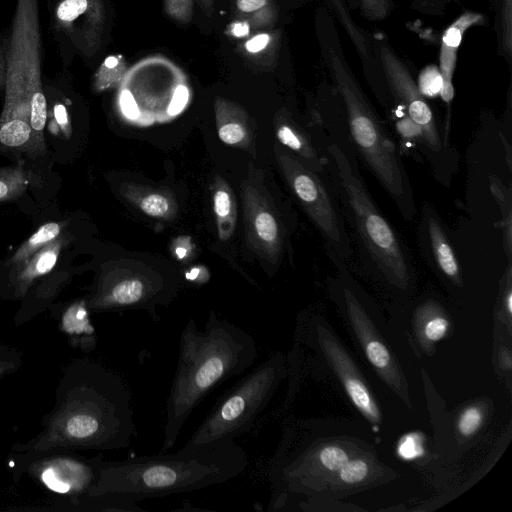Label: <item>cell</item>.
<instances>
[{
  "instance_id": "484cf974",
  "label": "cell",
  "mask_w": 512,
  "mask_h": 512,
  "mask_svg": "<svg viewBox=\"0 0 512 512\" xmlns=\"http://www.w3.org/2000/svg\"><path fill=\"white\" fill-rule=\"evenodd\" d=\"M32 181L31 172L22 164L0 167V203L18 199Z\"/></svg>"
},
{
  "instance_id": "44dd1931",
  "label": "cell",
  "mask_w": 512,
  "mask_h": 512,
  "mask_svg": "<svg viewBox=\"0 0 512 512\" xmlns=\"http://www.w3.org/2000/svg\"><path fill=\"white\" fill-rule=\"evenodd\" d=\"M120 193L142 213L155 219L171 220L178 212L174 195L166 189L125 183L121 185Z\"/></svg>"
},
{
  "instance_id": "b9f144b4",
  "label": "cell",
  "mask_w": 512,
  "mask_h": 512,
  "mask_svg": "<svg viewBox=\"0 0 512 512\" xmlns=\"http://www.w3.org/2000/svg\"><path fill=\"white\" fill-rule=\"evenodd\" d=\"M7 78L6 59L4 48L0 44V90H5Z\"/></svg>"
},
{
  "instance_id": "ba28073f",
  "label": "cell",
  "mask_w": 512,
  "mask_h": 512,
  "mask_svg": "<svg viewBox=\"0 0 512 512\" xmlns=\"http://www.w3.org/2000/svg\"><path fill=\"white\" fill-rule=\"evenodd\" d=\"M13 480L23 474L42 488L68 498L76 505L85 504L96 484L103 455L85 457L73 450H47L31 454H14Z\"/></svg>"
},
{
  "instance_id": "cb8c5ba5",
  "label": "cell",
  "mask_w": 512,
  "mask_h": 512,
  "mask_svg": "<svg viewBox=\"0 0 512 512\" xmlns=\"http://www.w3.org/2000/svg\"><path fill=\"white\" fill-rule=\"evenodd\" d=\"M66 222H48L40 226L5 262L11 269L63 234Z\"/></svg>"
},
{
  "instance_id": "ab89813d",
  "label": "cell",
  "mask_w": 512,
  "mask_h": 512,
  "mask_svg": "<svg viewBox=\"0 0 512 512\" xmlns=\"http://www.w3.org/2000/svg\"><path fill=\"white\" fill-rule=\"evenodd\" d=\"M185 277L189 281L202 284L208 281L209 272L204 266H194L186 272Z\"/></svg>"
},
{
  "instance_id": "8fae6325",
  "label": "cell",
  "mask_w": 512,
  "mask_h": 512,
  "mask_svg": "<svg viewBox=\"0 0 512 512\" xmlns=\"http://www.w3.org/2000/svg\"><path fill=\"white\" fill-rule=\"evenodd\" d=\"M342 311L358 345L381 378L409 402L407 382L386 338L349 288L342 289Z\"/></svg>"
},
{
  "instance_id": "f546056e",
  "label": "cell",
  "mask_w": 512,
  "mask_h": 512,
  "mask_svg": "<svg viewBox=\"0 0 512 512\" xmlns=\"http://www.w3.org/2000/svg\"><path fill=\"white\" fill-rule=\"evenodd\" d=\"M24 364L23 353L15 347L0 343V381L17 372Z\"/></svg>"
},
{
  "instance_id": "d6a6232c",
  "label": "cell",
  "mask_w": 512,
  "mask_h": 512,
  "mask_svg": "<svg viewBox=\"0 0 512 512\" xmlns=\"http://www.w3.org/2000/svg\"><path fill=\"white\" fill-rule=\"evenodd\" d=\"M482 419L483 415L478 407L472 406L465 409L458 420L460 433L466 437L472 435L479 429Z\"/></svg>"
},
{
  "instance_id": "3957f363",
  "label": "cell",
  "mask_w": 512,
  "mask_h": 512,
  "mask_svg": "<svg viewBox=\"0 0 512 512\" xmlns=\"http://www.w3.org/2000/svg\"><path fill=\"white\" fill-rule=\"evenodd\" d=\"M247 454L234 441L201 448H181L175 453L136 456L102 462L89 498L118 496L134 502L201 490L243 474Z\"/></svg>"
},
{
  "instance_id": "6da1fadb",
  "label": "cell",
  "mask_w": 512,
  "mask_h": 512,
  "mask_svg": "<svg viewBox=\"0 0 512 512\" xmlns=\"http://www.w3.org/2000/svg\"><path fill=\"white\" fill-rule=\"evenodd\" d=\"M135 433L132 396L124 380L100 362L75 358L62 370L41 430L14 443L11 452L120 450L130 446Z\"/></svg>"
},
{
  "instance_id": "e575fe53",
  "label": "cell",
  "mask_w": 512,
  "mask_h": 512,
  "mask_svg": "<svg viewBox=\"0 0 512 512\" xmlns=\"http://www.w3.org/2000/svg\"><path fill=\"white\" fill-rule=\"evenodd\" d=\"M448 329V321L442 316H434L425 323L424 335L432 342L439 341L444 337Z\"/></svg>"
},
{
  "instance_id": "836d02e7",
  "label": "cell",
  "mask_w": 512,
  "mask_h": 512,
  "mask_svg": "<svg viewBox=\"0 0 512 512\" xmlns=\"http://www.w3.org/2000/svg\"><path fill=\"white\" fill-rule=\"evenodd\" d=\"M503 47L510 56L512 52V0H504L502 9Z\"/></svg>"
},
{
  "instance_id": "ac0fdd59",
  "label": "cell",
  "mask_w": 512,
  "mask_h": 512,
  "mask_svg": "<svg viewBox=\"0 0 512 512\" xmlns=\"http://www.w3.org/2000/svg\"><path fill=\"white\" fill-rule=\"evenodd\" d=\"M484 20L483 15L475 12H465L457 18L443 33L440 49V95L448 105L453 99L454 88L452 76L456 67L457 50L464 33L472 26L480 25Z\"/></svg>"
},
{
  "instance_id": "277c9868",
  "label": "cell",
  "mask_w": 512,
  "mask_h": 512,
  "mask_svg": "<svg viewBox=\"0 0 512 512\" xmlns=\"http://www.w3.org/2000/svg\"><path fill=\"white\" fill-rule=\"evenodd\" d=\"M7 78L0 116V153H45L47 102L41 80L38 0H16L4 49Z\"/></svg>"
},
{
  "instance_id": "d4e9b609",
  "label": "cell",
  "mask_w": 512,
  "mask_h": 512,
  "mask_svg": "<svg viewBox=\"0 0 512 512\" xmlns=\"http://www.w3.org/2000/svg\"><path fill=\"white\" fill-rule=\"evenodd\" d=\"M490 191L497 201L502 219L500 228L503 235L504 252L511 263L512 258V202L511 190L506 187L497 176H490L489 178Z\"/></svg>"
},
{
  "instance_id": "4fadbf2b",
  "label": "cell",
  "mask_w": 512,
  "mask_h": 512,
  "mask_svg": "<svg viewBox=\"0 0 512 512\" xmlns=\"http://www.w3.org/2000/svg\"><path fill=\"white\" fill-rule=\"evenodd\" d=\"M380 59L387 82L393 93L406 108L408 117L421 128L422 142L432 152L439 153L442 150V140L433 112L408 69L387 46L381 47Z\"/></svg>"
},
{
  "instance_id": "7402d4cb",
  "label": "cell",
  "mask_w": 512,
  "mask_h": 512,
  "mask_svg": "<svg viewBox=\"0 0 512 512\" xmlns=\"http://www.w3.org/2000/svg\"><path fill=\"white\" fill-rule=\"evenodd\" d=\"M424 225V235L433 263L443 275L460 285V266L441 224L431 212H426Z\"/></svg>"
},
{
  "instance_id": "9a60e30c",
  "label": "cell",
  "mask_w": 512,
  "mask_h": 512,
  "mask_svg": "<svg viewBox=\"0 0 512 512\" xmlns=\"http://www.w3.org/2000/svg\"><path fill=\"white\" fill-rule=\"evenodd\" d=\"M54 17L56 27L84 56L98 49L105 24L102 0H60Z\"/></svg>"
},
{
  "instance_id": "83f0119b",
  "label": "cell",
  "mask_w": 512,
  "mask_h": 512,
  "mask_svg": "<svg viewBox=\"0 0 512 512\" xmlns=\"http://www.w3.org/2000/svg\"><path fill=\"white\" fill-rule=\"evenodd\" d=\"M236 8L249 24H269L276 17L269 0H236Z\"/></svg>"
},
{
  "instance_id": "4dcf8cb0",
  "label": "cell",
  "mask_w": 512,
  "mask_h": 512,
  "mask_svg": "<svg viewBox=\"0 0 512 512\" xmlns=\"http://www.w3.org/2000/svg\"><path fill=\"white\" fill-rule=\"evenodd\" d=\"M369 472V465L363 459L349 460L340 470V479L347 484L363 481Z\"/></svg>"
},
{
  "instance_id": "7bdbcfd3",
  "label": "cell",
  "mask_w": 512,
  "mask_h": 512,
  "mask_svg": "<svg viewBox=\"0 0 512 512\" xmlns=\"http://www.w3.org/2000/svg\"><path fill=\"white\" fill-rule=\"evenodd\" d=\"M202 11L207 17L212 16L214 11V0H198Z\"/></svg>"
},
{
  "instance_id": "7c38bea8",
  "label": "cell",
  "mask_w": 512,
  "mask_h": 512,
  "mask_svg": "<svg viewBox=\"0 0 512 512\" xmlns=\"http://www.w3.org/2000/svg\"><path fill=\"white\" fill-rule=\"evenodd\" d=\"M241 199L248 246L259 257L275 265L283 250L284 227L266 192L252 181L250 173L242 182Z\"/></svg>"
},
{
  "instance_id": "8d00e7d4",
  "label": "cell",
  "mask_w": 512,
  "mask_h": 512,
  "mask_svg": "<svg viewBox=\"0 0 512 512\" xmlns=\"http://www.w3.org/2000/svg\"><path fill=\"white\" fill-rule=\"evenodd\" d=\"M188 98L189 91L187 87L184 85H179L173 94L172 101L168 107V113L172 116L179 114L186 106Z\"/></svg>"
},
{
  "instance_id": "74e56055",
  "label": "cell",
  "mask_w": 512,
  "mask_h": 512,
  "mask_svg": "<svg viewBox=\"0 0 512 512\" xmlns=\"http://www.w3.org/2000/svg\"><path fill=\"white\" fill-rule=\"evenodd\" d=\"M119 103L121 110L129 119H136L139 116V109L136 101L129 90H123L120 94Z\"/></svg>"
},
{
  "instance_id": "d590c367",
  "label": "cell",
  "mask_w": 512,
  "mask_h": 512,
  "mask_svg": "<svg viewBox=\"0 0 512 512\" xmlns=\"http://www.w3.org/2000/svg\"><path fill=\"white\" fill-rule=\"evenodd\" d=\"M195 246L189 236H179L171 244V252L178 261H187L194 254Z\"/></svg>"
},
{
  "instance_id": "d6986e66",
  "label": "cell",
  "mask_w": 512,
  "mask_h": 512,
  "mask_svg": "<svg viewBox=\"0 0 512 512\" xmlns=\"http://www.w3.org/2000/svg\"><path fill=\"white\" fill-rule=\"evenodd\" d=\"M214 111L217 134L223 143L241 149L252 146V125L243 107L231 100L217 97Z\"/></svg>"
},
{
  "instance_id": "5b68a950",
  "label": "cell",
  "mask_w": 512,
  "mask_h": 512,
  "mask_svg": "<svg viewBox=\"0 0 512 512\" xmlns=\"http://www.w3.org/2000/svg\"><path fill=\"white\" fill-rule=\"evenodd\" d=\"M324 60L347 112L350 135L366 165L398 204L403 215L413 214L407 176L396 147L348 68L337 37L324 34Z\"/></svg>"
},
{
  "instance_id": "f35d334b",
  "label": "cell",
  "mask_w": 512,
  "mask_h": 512,
  "mask_svg": "<svg viewBox=\"0 0 512 512\" xmlns=\"http://www.w3.org/2000/svg\"><path fill=\"white\" fill-rule=\"evenodd\" d=\"M272 41V36L269 33H260L245 43V49L249 53H259L267 48Z\"/></svg>"
},
{
  "instance_id": "30bf717a",
  "label": "cell",
  "mask_w": 512,
  "mask_h": 512,
  "mask_svg": "<svg viewBox=\"0 0 512 512\" xmlns=\"http://www.w3.org/2000/svg\"><path fill=\"white\" fill-rule=\"evenodd\" d=\"M274 153L285 181L305 212L331 244L342 245L344 236L337 211L318 174L282 145H274Z\"/></svg>"
},
{
  "instance_id": "1f68e13d",
  "label": "cell",
  "mask_w": 512,
  "mask_h": 512,
  "mask_svg": "<svg viewBox=\"0 0 512 512\" xmlns=\"http://www.w3.org/2000/svg\"><path fill=\"white\" fill-rule=\"evenodd\" d=\"M164 9L172 19L189 23L193 15V0H164Z\"/></svg>"
},
{
  "instance_id": "2e32d148",
  "label": "cell",
  "mask_w": 512,
  "mask_h": 512,
  "mask_svg": "<svg viewBox=\"0 0 512 512\" xmlns=\"http://www.w3.org/2000/svg\"><path fill=\"white\" fill-rule=\"evenodd\" d=\"M65 242L66 239L62 234L23 263L12 268L7 287L0 293V296L12 300H22L39 279L53 270Z\"/></svg>"
},
{
  "instance_id": "9c48e42d",
  "label": "cell",
  "mask_w": 512,
  "mask_h": 512,
  "mask_svg": "<svg viewBox=\"0 0 512 512\" xmlns=\"http://www.w3.org/2000/svg\"><path fill=\"white\" fill-rule=\"evenodd\" d=\"M167 298L166 286L157 275L118 268L101 275L86 301L90 312L146 309L157 321L155 306Z\"/></svg>"
},
{
  "instance_id": "e0dca14e",
  "label": "cell",
  "mask_w": 512,
  "mask_h": 512,
  "mask_svg": "<svg viewBox=\"0 0 512 512\" xmlns=\"http://www.w3.org/2000/svg\"><path fill=\"white\" fill-rule=\"evenodd\" d=\"M51 317L58 330L66 337L69 345L89 353L97 345V335L90 319L86 298L52 306Z\"/></svg>"
},
{
  "instance_id": "4316f807",
  "label": "cell",
  "mask_w": 512,
  "mask_h": 512,
  "mask_svg": "<svg viewBox=\"0 0 512 512\" xmlns=\"http://www.w3.org/2000/svg\"><path fill=\"white\" fill-rule=\"evenodd\" d=\"M125 71L126 64L121 55L107 57L95 74V90L104 91L116 86L122 80Z\"/></svg>"
},
{
  "instance_id": "52a82bcc",
  "label": "cell",
  "mask_w": 512,
  "mask_h": 512,
  "mask_svg": "<svg viewBox=\"0 0 512 512\" xmlns=\"http://www.w3.org/2000/svg\"><path fill=\"white\" fill-rule=\"evenodd\" d=\"M343 196L360 237L385 276L401 287L409 278V263L387 220L375 206L355 166L336 144L328 147Z\"/></svg>"
},
{
  "instance_id": "5bb4252c",
  "label": "cell",
  "mask_w": 512,
  "mask_h": 512,
  "mask_svg": "<svg viewBox=\"0 0 512 512\" xmlns=\"http://www.w3.org/2000/svg\"><path fill=\"white\" fill-rule=\"evenodd\" d=\"M315 342L355 407L372 423L381 421L379 408L354 361L326 324H315Z\"/></svg>"
},
{
  "instance_id": "f1b7e54d",
  "label": "cell",
  "mask_w": 512,
  "mask_h": 512,
  "mask_svg": "<svg viewBox=\"0 0 512 512\" xmlns=\"http://www.w3.org/2000/svg\"><path fill=\"white\" fill-rule=\"evenodd\" d=\"M335 11H337L339 18L346 30L350 34L355 46L363 58H368L369 46L367 45L366 39L362 33L358 31L355 24L351 21L349 14L345 9V5L342 0H330Z\"/></svg>"
},
{
  "instance_id": "7a4b0ae2",
  "label": "cell",
  "mask_w": 512,
  "mask_h": 512,
  "mask_svg": "<svg viewBox=\"0 0 512 512\" xmlns=\"http://www.w3.org/2000/svg\"><path fill=\"white\" fill-rule=\"evenodd\" d=\"M257 358L251 334L210 312L202 330L190 319L180 335L174 378L166 401L161 452L172 448L198 404L217 386L244 373Z\"/></svg>"
},
{
  "instance_id": "603a6c76",
  "label": "cell",
  "mask_w": 512,
  "mask_h": 512,
  "mask_svg": "<svg viewBox=\"0 0 512 512\" xmlns=\"http://www.w3.org/2000/svg\"><path fill=\"white\" fill-rule=\"evenodd\" d=\"M213 211L220 240L231 238L237 223V204L230 185L216 175L211 186Z\"/></svg>"
},
{
  "instance_id": "ffe728a7",
  "label": "cell",
  "mask_w": 512,
  "mask_h": 512,
  "mask_svg": "<svg viewBox=\"0 0 512 512\" xmlns=\"http://www.w3.org/2000/svg\"><path fill=\"white\" fill-rule=\"evenodd\" d=\"M275 134L279 143L312 171L319 174L325 170L328 158L319 154L308 133L287 113L275 118Z\"/></svg>"
},
{
  "instance_id": "60d3db41",
  "label": "cell",
  "mask_w": 512,
  "mask_h": 512,
  "mask_svg": "<svg viewBox=\"0 0 512 512\" xmlns=\"http://www.w3.org/2000/svg\"><path fill=\"white\" fill-rule=\"evenodd\" d=\"M250 24L246 20L236 21L229 25L227 33L233 37L242 38L249 34Z\"/></svg>"
},
{
  "instance_id": "8992f818",
  "label": "cell",
  "mask_w": 512,
  "mask_h": 512,
  "mask_svg": "<svg viewBox=\"0 0 512 512\" xmlns=\"http://www.w3.org/2000/svg\"><path fill=\"white\" fill-rule=\"evenodd\" d=\"M287 374L286 358L277 352L241 378L221 398L183 448L234 441L247 432L266 408Z\"/></svg>"
}]
</instances>
